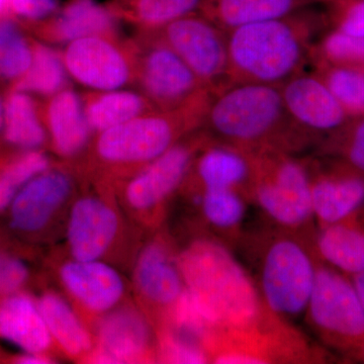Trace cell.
I'll return each mask as SVG.
<instances>
[{
    "instance_id": "cell-37",
    "label": "cell",
    "mask_w": 364,
    "mask_h": 364,
    "mask_svg": "<svg viewBox=\"0 0 364 364\" xmlns=\"http://www.w3.org/2000/svg\"><path fill=\"white\" fill-rule=\"evenodd\" d=\"M335 30L364 39V0H325Z\"/></svg>"
},
{
    "instance_id": "cell-21",
    "label": "cell",
    "mask_w": 364,
    "mask_h": 364,
    "mask_svg": "<svg viewBox=\"0 0 364 364\" xmlns=\"http://www.w3.org/2000/svg\"><path fill=\"white\" fill-rule=\"evenodd\" d=\"M134 282L139 294L148 304L168 311L186 289L176 256L166 242H150L139 254Z\"/></svg>"
},
{
    "instance_id": "cell-38",
    "label": "cell",
    "mask_w": 364,
    "mask_h": 364,
    "mask_svg": "<svg viewBox=\"0 0 364 364\" xmlns=\"http://www.w3.org/2000/svg\"><path fill=\"white\" fill-rule=\"evenodd\" d=\"M28 269L23 261L0 253V296H9L26 284Z\"/></svg>"
},
{
    "instance_id": "cell-27",
    "label": "cell",
    "mask_w": 364,
    "mask_h": 364,
    "mask_svg": "<svg viewBox=\"0 0 364 364\" xmlns=\"http://www.w3.org/2000/svg\"><path fill=\"white\" fill-rule=\"evenodd\" d=\"M37 303L53 341L64 353L72 358L90 353L93 344L90 332L65 299L58 294L48 291Z\"/></svg>"
},
{
    "instance_id": "cell-6",
    "label": "cell",
    "mask_w": 364,
    "mask_h": 364,
    "mask_svg": "<svg viewBox=\"0 0 364 364\" xmlns=\"http://www.w3.org/2000/svg\"><path fill=\"white\" fill-rule=\"evenodd\" d=\"M249 196L270 220L287 231H296L314 218L308 165L289 153L254 151Z\"/></svg>"
},
{
    "instance_id": "cell-22",
    "label": "cell",
    "mask_w": 364,
    "mask_h": 364,
    "mask_svg": "<svg viewBox=\"0 0 364 364\" xmlns=\"http://www.w3.org/2000/svg\"><path fill=\"white\" fill-rule=\"evenodd\" d=\"M325 0H200L198 11L224 32L282 18Z\"/></svg>"
},
{
    "instance_id": "cell-18",
    "label": "cell",
    "mask_w": 364,
    "mask_h": 364,
    "mask_svg": "<svg viewBox=\"0 0 364 364\" xmlns=\"http://www.w3.org/2000/svg\"><path fill=\"white\" fill-rule=\"evenodd\" d=\"M119 23L107 4L95 0H67L50 18L33 25L41 39L67 45L91 36H119Z\"/></svg>"
},
{
    "instance_id": "cell-33",
    "label": "cell",
    "mask_w": 364,
    "mask_h": 364,
    "mask_svg": "<svg viewBox=\"0 0 364 364\" xmlns=\"http://www.w3.org/2000/svg\"><path fill=\"white\" fill-rule=\"evenodd\" d=\"M51 168V160L39 150H28L14 158L0 172V212L11 205L28 182Z\"/></svg>"
},
{
    "instance_id": "cell-31",
    "label": "cell",
    "mask_w": 364,
    "mask_h": 364,
    "mask_svg": "<svg viewBox=\"0 0 364 364\" xmlns=\"http://www.w3.org/2000/svg\"><path fill=\"white\" fill-rule=\"evenodd\" d=\"M243 196L232 188L200 189L203 217L210 226L220 231H236L245 215Z\"/></svg>"
},
{
    "instance_id": "cell-26",
    "label": "cell",
    "mask_w": 364,
    "mask_h": 364,
    "mask_svg": "<svg viewBox=\"0 0 364 364\" xmlns=\"http://www.w3.org/2000/svg\"><path fill=\"white\" fill-rule=\"evenodd\" d=\"M4 136L7 143L38 150L47 142L44 111L28 93L14 90L4 104Z\"/></svg>"
},
{
    "instance_id": "cell-34",
    "label": "cell",
    "mask_w": 364,
    "mask_h": 364,
    "mask_svg": "<svg viewBox=\"0 0 364 364\" xmlns=\"http://www.w3.org/2000/svg\"><path fill=\"white\" fill-rule=\"evenodd\" d=\"M317 64L364 67V39L333 30L314 47Z\"/></svg>"
},
{
    "instance_id": "cell-12",
    "label": "cell",
    "mask_w": 364,
    "mask_h": 364,
    "mask_svg": "<svg viewBox=\"0 0 364 364\" xmlns=\"http://www.w3.org/2000/svg\"><path fill=\"white\" fill-rule=\"evenodd\" d=\"M280 92L289 116L314 140L331 138L350 121V116L316 74L299 72L280 86Z\"/></svg>"
},
{
    "instance_id": "cell-32",
    "label": "cell",
    "mask_w": 364,
    "mask_h": 364,
    "mask_svg": "<svg viewBox=\"0 0 364 364\" xmlns=\"http://www.w3.org/2000/svg\"><path fill=\"white\" fill-rule=\"evenodd\" d=\"M33 46L16 21H0V77L20 79L32 64Z\"/></svg>"
},
{
    "instance_id": "cell-10",
    "label": "cell",
    "mask_w": 364,
    "mask_h": 364,
    "mask_svg": "<svg viewBox=\"0 0 364 364\" xmlns=\"http://www.w3.org/2000/svg\"><path fill=\"white\" fill-rule=\"evenodd\" d=\"M62 55L70 78L87 90H116L135 85V53L130 38H81L67 44Z\"/></svg>"
},
{
    "instance_id": "cell-16",
    "label": "cell",
    "mask_w": 364,
    "mask_h": 364,
    "mask_svg": "<svg viewBox=\"0 0 364 364\" xmlns=\"http://www.w3.org/2000/svg\"><path fill=\"white\" fill-rule=\"evenodd\" d=\"M314 217L321 228L343 221L364 207V176L338 163L310 171Z\"/></svg>"
},
{
    "instance_id": "cell-7",
    "label": "cell",
    "mask_w": 364,
    "mask_h": 364,
    "mask_svg": "<svg viewBox=\"0 0 364 364\" xmlns=\"http://www.w3.org/2000/svg\"><path fill=\"white\" fill-rule=\"evenodd\" d=\"M317 267L306 244L291 233L270 239L261 255L257 286L268 310L284 318L306 313Z\"/></svg>"
},
{
    "instance_id": "cell-5",
    "label": "cell",
    "mask_w": 364,
    "mask_h": 364,
    "mask_svg": "<svg viewBox=\"0 0 364 364\" xmlns=\"http://www.w3.org/2000/svg\"><path fill=\"white\" fill-rule=\"evenodd\" d=\"M130 38L136 60L135 85L161 112L205 109L210 90L155 32Z\"/></svg>"
},
{
    "instance_id": "cell-1",
    "label": "cell",
    "mask_w": 364,
    "mask_h": 364,
    "mask_svg": "<svg viewBox=\"0 0 364 364\" xmlns=\"http://www.w3.org/2000/svg\"><path fill=\"white\" fill-rule=\"evenodd\" d=\"M186 289L217 328V336L262 333L269 315L259 289L233 254L219 242L198 239L176 255Z\"/></svg>"
},
{
    "instance_id": "cell-24",
    "label": "cell",
    "mask_w": 364,
    "mask_h": 364,
    "mask_svg": "<svg viewBox=\"0 0 364 364\" xmlns=\"http://www.w3.org/2000/svg\"><path fill=\"white\" fill-rule=\"evenodd\" d=\"M318 255L330 267L347 275L364 270V207L343 221L321 228Z\"/></svg>"
},
{
    "instance_id": "cell-14",
    "label": "cell",
    "mask_w": 364,
    "mask_h": 364,
    "mask_svg": "<svg viewBox=\"0 0 364 364\" xmlns=\"http://www.w3.org/2000/svg\"><path fill=\"white\" fill-rule=\"evenodd\" d=\"M119 229V215L109 203L97 196H81L74 203L67 224L72 257L100 260L111 248Z\"/></svg>"
},
{
    "instance_id": "cell-3",
    "label": "cell",
    "mask_w": 364,
    "mask_h": 364,
    "mask_svg": "<svg viewBox=\"0 0 364 364\" xmlns=\"http://www.w3.org/2000/svg\"><path fill=\"white\" fill-rule=\"evenodd\" d=\"M325 16L310 7L227 33L232 83L282 86L312 60Z\"/></svg>"
},
{
    "instance_id": "cell-23",
    "label": "cell",
    "mask_w": 364,
    "mask_h": 364,
    "mask_svg": "<svg viewBox=\"0 0 364 364\" xmlns=\"http://www.w3.org/2000/svg\"><path fill=\"white\" fill-rule=\"evenodd\" d=\"M0 336L26 353L45 354L53 339L37 301L25 294H13L0 304Z\"/></svg>"
},
{
    "instance_id": "cell-29",
    "label": "cell",
    "mask_w": 364,
    "mask_h": 364,
    "mask_svg": "<svg viewBox=\"0 0 364 364\" xmlns=\"http://www.w3.org/2000/svg\"><path fill=\"white\" fill-rule=\"evenodd\" d=\"M30 68L18 80L14 90L50 97L70 87L68 71L62 51L45 43L35 42Z\"/></svg>"
},
{
    "instance_id": "cell-43",
    "label": "cell",
    "mask_w": 364,
    "mask_h": 364,
    "mask_svg": "<svg viewBox=\"0 0 364 364\" xmlns=\"http://www.w3.org/2000/svg\"><path fill=\"white\" fill-rule=\"evenodd\" d=\"M353 355H355L356 358L363 359V360H364V343L361 345L360 347H359L358 350L354 352Z\"/></svg>"
},
{
    "instance_id": "cell-19",
    "label": "cell",
    "mask_w": 364,
    "mask_h": 364,
    "mask_svg": "<svg viewBox=\"0 0 364 364\" xmlns=\"http://www.w3.org/2000/svg\"><path fill=\"white\" fill-rule=\"evenodd\" d=\"M253 154L249 151L208 139L195 158L188 177L198 188H232L250 193Z\"/></svg>"
},
{
    "instance_id": "cell-28",
    "label": "cell",
    "mask_w": 364,
    "mask_h": 364,
    "mask_svg": "<svg viewBox=\"0 0 364 364\" xmlns=\"http://www.w3.org/2000/svg\"><path fill=\"white\" fill-rule=\"evenodd\" d=\"M200 0H109L112 14L136 32H157L182 16L198 11Z\"/></svg>"
},
{
    "instance_id": "cell-36",
    "label": "cell",
    "mask_w": 364,
    "mask_h": 364,
    "mask_svg": "<svg viewBox=\"0 0 364 364\" xmlns=\"http://www.w3.org/2000/svg\"><path fill=\"white\" fill-rule=\"evenodd\" d=\"M329 140L328 149L338 155L339 162L364 176V116L349 121Z\"/></svg>"
},
{
    "instance_id": "cell-11",
    "label": "cell",
    "mask_w": 364,
    "mask_h": 364,
    "mask_svg": "<svg viewBox=\"0 0 364 364\" xmlns=\"http://www.w3.org/2000/svg\"><path fill=\"white\" fill-rule=\"evenodd\" d=\"M208 139L200 129L191 132L161 156L131 174L124 186L126 203L138 212L162 205L186 181L196 154Z\"/></svg>"
},
{
    "instance_id": "cell-44",
    "label": "cell",
    "mask_w": 364,
    "mask_h": 364,
    "mask_svg": "<svg viewBox=\"0 0 364 364\" xmlns=\"http://www.w3.org/2000/svg\"><path fill=\"white\" fill-rule=\"evenodd\" d=\"M4 127V104H2L1 98H0V130Z\"/></svg>"
},
{
    "instance_id": "cell-13",
    "label": "cell",
    "mask_w": 364,
    "mask_h": 364,
    "mask_svg": "<svg viewBox=\"0 0 364 364\" xmlns=\"http://www.w3.org/2000/svg\"><path fill=\"white\" fill-rule=\"evenodd\" d=\"M97 343L92 363H144L152 353V331L142 314L123 306L105 314L97 325Z\"/></svg>"
},
{
    "instance_id": "cell-30",
    "label": "cell",
    "mask_w": 364,
    "mask_h": 364,
    "mask_svg": "<svg viewBox=\"0 0 364 364\" xmlns=\"http://www.w3.org/2000/svg\"><path fill=\"white\" fill-rule=\"evenodd\" d=\"M315 74L349 116H364V67L317 64Z\"/></svg>"
},
{
    "instance_id": "cell-25",
    "label": "cell",
    "mask_w": 364,
    "mask_h": 364,
    "mask_svg": "<svg viewBox=\"0 0 364 364\" xmlns=\"http://www.w3.org/2000/svg\"><path fill=\"white\" fill-rule=\"evenodd\" d=\"M81 95L86 119L93 134L109 130L148 112L158 111L139 90L123 88L90 90Z\"/></svg>"
},
{
    "instance_id": "cell-35",
    "label": "cell",
    "mask_w": 364,
    "mask_h": 364,
    "mask_svg": "<svg viewBox=\"0 0 364 364\" xmlns=\"http://www.w3.org/2000/svg\"><path fill=\"white\" fill-rule=\"evenodd\" d=\"M158 355L162 363H205L210 360L202 341L170 326L160 336Z\"/></svg>"
},
{
    "instance_id": "cell-9",
    "label": "cell",
    "mask_w": 364,
    "mask_h": 364,
    "mask_svg": "<svg viewBox=\"0 0 364 364\" xmlns=\"http://www.w3.org/2000/svg\"><path fill=\"white\" fill-rule=\"evenodd\" d=\"M155 33L178 54L210 92L232 85L227 33L203 14H189Z\"/></svg>"
},
{
    "instance_id": "cell-2",
    "label": "cell",
    "mask_w": 364,
    "mask_h": 364,
    "mask_svg": "<svg viewBox=\"0 0 364 364\" xmlns=\"http://www.w3.org/2000/svg\"><path fill=\"white\" fill-rule=\"evenodd\" d=\"M200 130L210 139L254 152L293 151L313 140L289 116L279 86L236 82L210 95Z\"/></svg>"
},
{
    "instance_id": "cell-45",
    "label": "cell",
    "mask_w": 364,
    "mask_h": 364,
    "mask_svg": "<svg viewBox=\"0 0 364 364\" xmlns=\"http://www.w3.org/2000/svg\"><path fill=\"white\" fill-rule=\"evenodd\" d=\"M359 277H361L364 280V270L363 272L360 273V274H358Z\"/></svg>"
},
{
    "instance_id": "cell-39",
    "label": "cell",
    "mask_w": 364,
    "mask_h": 364,
    "mask_svg": "<svg viewBox=\"0 0 364 364\" xmlns=\"http://www.w3.org/2000/svg\"><path fill=\"white\" fill-rule=\"evenodd\" d=\"M14 14L30 23H38L50 18L57 11L59 0H14Z\"/></svg>"
},
{
    "instance_id": "cell-20",
    "label": "cell",
    "mask_w": 364,
    "mask_h": 364,
    "mask_svg": "<svg viewBox=\"0 0 364 364\" xmlns=\"http://www.w3.org/2000/svg\"><path fill=\"white\" fill-rule=\"evenodd\" d=\"M43 111L52 149L59 157L72 160L88 150L93 132L86 119L82 95L65 88L48 97Z\"/></svg>"
},
{
    "instance_id": "cell-17",
    "label": "cell",
    "mask_w": 364,
    "mask_h": 364,
    "mask_svg": "<svg viewBox=\"0 0 364 364\" xmlns=\"http://www.w3.org/2000/svg\"><path fill=\"white\" fill-rule=\"evenodd\" d=\"M67 293L88 312L105 314L124 298L123 277L111 265L100 260H70L59 270Z\"/></svg>"
},
{
    "instance_id": "cell-4",
    "label": "cell",
    "mask_w": 364,
    "mask_h": 364,
    "mask_svg": "<svg viewBox=\"0 0 364 364\" xmlns=\"http://www.w3.org/2000/svg\"><path fill=\"white\" fill-rule=\"evenodd\" d=\"M205 112L154 111L100 132L88 148L91 166L109 176L136 171L200 129Z\"/></svg>"
},
{
    "instance_id": "cell-41",
    "label": "cell",
    "mask_w": 364,
    "mask_h": 364,
    "mask_svg": "<svg viewBox=\"0 0 364 364\" xmlns=\"http://www.w3.org/2000/svg\"><path fill=\"white\" fill-rule=\"evenodd\" d=\"M14 0H0V21L9 18L14 14Z\"/></svg>"
},
{
    "instance_id": "cell-40",
    "label": "cell",
    "mask_w": 364,
    "mask_h": 364,
    "mask_svg": "<svg viewBox=\"0 0 364 364\" xmlns=\"http://www.w3.org/2000/svg\"><path fill=\"white\" fill-rule=\"evenodd\" d=\"M53 359L48 358L45 354L26 353L18 359V363L23 364H49L53 363Z\"/></svg>"
},
{
    "instance_id": "cell-15",
    "label": "cell",
    "mask_w": 364,
    "mask_h": 364,
    "mask_svg": "<svg viewBox=\"0 0 364 364\" xmlns=\"http://www.w3.org/2000/svg\"><path fill=\"white\" fill-rule=\"evenodd\" d=\"M73 186V177L63 168H49L36 176L11 203V227L23 232L40 231L67 202Z\"/></svg>"
},
{
    "instance_id": "cell-42",
    "label": "cell",
    "mask_w": 364,
    "mask_h": 364,
    "mask_svg": "<svg viewBox=\"0 0 364 364\" xmlns=\"http://www.w3.org/2000/svg\"><path fill=\"white\" fill-rule=\"evenodd\" d=\"M352 277V282H353L354 287H355L356 291H358L359 299H360L361 304H363L364 310V280L359 277L358 275H354Z\"/></svg>"
},
{
    "instance_id": "cell-8",
    "label": "cell",
    "mask_w": 364,
    "mask_h": 364,
    "mask_svg": "<svg viewBox=\"0 0 364 364\" xmlns=\"http://www.w3.org/2000/svg\"><path fill=\"white\" fill-rule=\"evenodd\" d=\"M309 321L328 344L353 354L364 343V310L347 274L318 264L306 311Z\"/></svg>"
}]
</instances>
